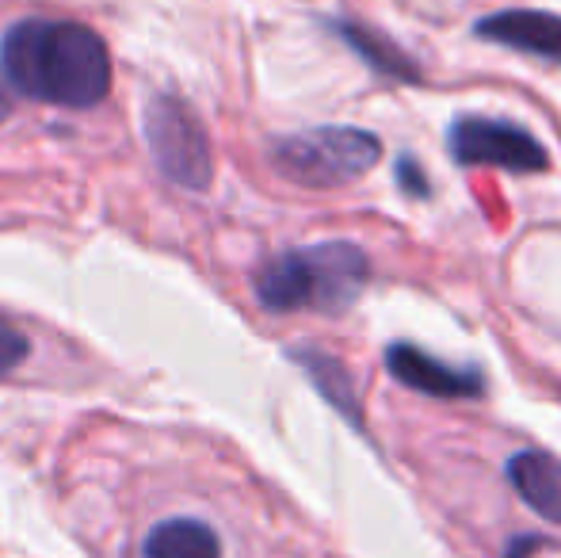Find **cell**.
Instances as JSON below:
<instances>
[{
	"mask_svg": "<svg viewBox=\"0 0 561 558\" xmlns=\"http://www.w3.org/2000/svg\"><path fill=\"white\" fill-rule=\"evenodd\" d=\"M512 490L527 509L550 524H561V459L550 452H516L504 467Z\"/></svg>",
	"mask_w": 561,
	"mask_h": 558,
	"instance_id": "obj_8",
	"label": "cell"
},
{
	"mask_svg": "<svg viewBox=\"0 0 561 558\" xmlns=\"http://www.w3.org/2000/svg\"><path fill=\"white\" fill-rule=\"evenodd\" d=\"M0 73L23 96L96 107L112 89V54L84 23L20 20L0 38Z\"/></svg>",
	"mask_w": 561,
	"mask_h": 558,
	"instance_id": "obj_1",
	"label": "cell"
},
{
	"mask_svg": "<svg viewBox=\"0 0 561 558\" xmlns=\"http://www.w3.org/2000/svg\"><path fill=\"white\" fill-rule=\"evenodd\" d=\"M23 356H27V341H23V333L0 318V375H8L12 367H20Z\"/></svg>",
	"mask_w": 561,
	"mask_h": 558,
	"instance_id": "obj_12",
	"label": "cell"
},
{
	"mask_svg": "<svg viewBox=\"0 0 561 558\" xmlns=\"http://www.w3.org/2000/svg\"><path fill=\"white\" fill-rule=\"evenodd\" d=\"M333 31L340 38H344L347 46H352L355 54H359L363 61H367L370 69H378V73L393 77V81H421V69H416V61L409 58L405 50H401L393 38H386L382 31L367 27V23H355V20H336Z\"/></svg>",
	"mask_w": 561,
	"mask_h": 558,
	"instance_id": "obj_9",
	"label": "cell"
},
{
	"mask_svg": "<svg viewBox=\"0 0 561 558\" xmlns=\"http://www.w3.org/2000/svg\"><path fill=\"white\" fill-rule=\"evenodd\" d=\"M473 35L485 43L508 46V50L531 54V58H547L561 66V15L554 12H535V8H512V12L481 15L473 23Z\"/></svg>",
	"mask_w": 561,
	"mask_h": 558,
	"instance_id": "obj_7",
	"label": "cell"
},
{
	"mask_svg": "<svg viewBox=\"0 0 561 558\" xmlns=\"http://www.w3.org/2000/svg\"><path fill=\"white\" fill-rule=\"evenodd\" d=\"M382 364L401 387L421 390L428 398H478L485 390V379H481L478 367L444 364L439 356H432V352L416 349L409 341L386 344Z\"/></svg>",
	"mask_w": 561,
	"mask_h": 558,
	"instance_id": "obj_6",
	"label": "cell"
},
{
	"mask_svg": "<svg viewBox=\"0 0 561 558\" xmlns=\"http://www.w3.org/2000/svg\"><path fill=\"white\" fill-rule=\"evenodd\" d=\"M370 280V261L352 241H318L290 249L256 272V298L264 310L344 314Z\"/></svg>",
	"mask_w": 561,
	"mask_h": 558,
	"instance_id": "obj_2",
	"label": "cell"
},
{
	"mask_svg": "<svg viewBox=\"0 0 561 558\" xmlns=\"http://www.w3.org/2000/svg\"><path fill=\"white\" fill-rule=\"evenodd\" d=\"M8 112H12V100H8V92L0 89V123L8 119Z\"/></svg>",
	"mask_w": 561,
	"mask_h": 558,
	"instance_id": "obj_14",
	"label": "cell"
},
{
	"mask_svg": "<svg viewBox=\"0 0 561 558\" xmlns=\"http://www.w3.org/2000/svg\"><path fill=\"white\" fill-rule=\"evenodd\" d=\"M290 356H295L298 364L306 367V375H310V379L318 383L321 395H325L329 402H333L347 421L363 424L359 398H355L352 379H347V372L340 367V360H336V356H325V352H313V349H298V352H290Z\"/></svg>",
	"mask_w": 561,
	"mask_h": 558,
	"instance_id": "obj_11",
	"label": "cell"
},
{
	"mask_svg": "<svg viewBox=\"0 0 561 558\" xmlns=\"http://www.w3.org/2000/svg\"><path fill=\"white\" fill-rule=\"evenodd\" d=\"M447 153L455 164H489V169H508L519 176L547 172L550 157L547 146L527 127L501 115H455L447 127Z\"/></svg>",
	"mask_w": 561,
	"mask_h": 558,
	"instance_id": "obj_4",
	"label": "cell"
},
{
	"mask_svg": "<svg viewBox=\"0 0 561 558\" xmlns=\"http://www.w3.org/2000/svg\"><path fill=\"white\" fill-rule=\"evenodd\" d=\"M146 138L153 149V161L172 184L180 187H203L215 176V161H210V146H207V130L199 127V119L192 115V107L184 100L169 96H153L146 104Z\"/></svg>",
	"mask_w": 561,
	"mask_h": 558,
	"instance_id": "obj_5",
	"label": "cell"
},
{
	"mask_svg": "<svg viewBox=\"0 0 561 558\" xmlns=\"http://www.w3.org/2000/svg\"><path fill=\"white\" fill-rule=\"evenodd\" d=\"M393 172H398V184L405 187L409 195H421V200H424V195L432 192V187H428V176H424V169H421V164H416L409 153H401V157H398Z\"/></svg>",
	"mask_w": 561,
	"mask_h": 558,
	"instance_id": "obj_13",
	"label": "cell"
},
{
	"mask_svg": "<svg viewBox=\"0 0 561 558\" xmlns=\"http://www.w3.org/2000/svg\"><path fill=\"white\" fill-rule=\"evenodd\" d=\"M382 161V141L359 127H313L272 141L279 176L302 187H340L367 176Z\"/></svg>",
	"mask_w": 561,
	"mask_h": 558,
	"instance_id": "obj_3",
	"label": "cell"
},
{
	"mask_svg": "<svg viewBox=\"0 0 561 558\" xmlns=\"http://www.w3.org/2000/svg\"><path fill=\"white\" fill-rule=\"evenodd\" d=\"M146 558H222V539L210 524L192 521V516H172L149 532Z\"/></svg>",
	"mask_w": 561,
	"mask_h": 558,
	"instance_id": "obj_10",
	"label": "cell"
}]
</instances>
